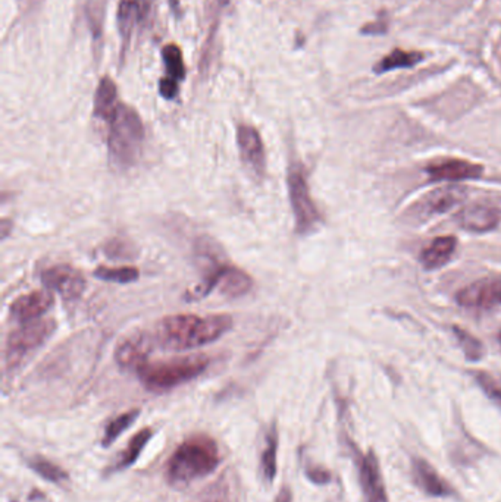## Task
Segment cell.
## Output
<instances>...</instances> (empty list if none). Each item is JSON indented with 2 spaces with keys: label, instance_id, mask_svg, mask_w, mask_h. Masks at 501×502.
<instances>
[{
  "label": "cell",
  "instance_id": "e575fe53",
  "mask_svg": "<svg viewBox=\"0 0 501 502\" xmlns=\"http://www.w3.org/2000/svg\"><path fill=\"white\" fill-rule=\"evenodd\" d=\"M498 342H500V345H501V331H500V333H498Z\"/></svg>",
  "mask_w": 501,
  "mask_h": 502
},
{
  "label": "cell",
  "instance_id": "52a82bcc",
  "mask_svg": "<svg viewBox=\"0 0 501 502\" xmlns=\"http://www.w3.org/2000/svg\"><path fill=\"white\" fill-rule=\"evenodd\" d=\"M218 288L219 292L230 299L246 296L253 288V280L247 272L230 264H214L209 273L205 276L202 284L196 290L198 297H207Z\"/></svg>",
  "mask_w": 501,
  "mask_h": 502
},
{
  "label": "cell",
  "instance_id": "6da1fadb",
  "mask_svg": "<svg viewBox=\"0 0 501 502\" xmlns=\"http://www.w3.org/2000/svg\"><path fill=\"white\" fill-rule=\"evenodd\" d=\"M233 325L234 320L228 315H171L159 322L154 338L162 349L184 351L218 341Z\"/></svg>",
  "mask_w": 501,
  "mask_h": 502
},
{
  "label": "cell",
  "instance_id": "7402d4cb",
  "mask_svg": "<svg viewBox=\"0 0 501 502\" xmlns=\"http://www.w3.org/2000/svg\"><path fill=\"white\" fill-rule=\"evenodd\" d=\"M424 59V55L419 52H406V50L394 49L390 55L381 59L375 65V73L382 74L399 68H412Z\"/></svg>",
  "mask_w": 501,
  "mask_h": 502
},
{
  "label": "cell",
  "instance_id": "8fae6325",
  "mask_svg": "<svg viewBox=\"0 0 501 502\" xmlns=\"http://www.w3.org/2000/svg\"><path fill=\"white\" fill-rule=\"evenodd\" d=\"M357 460V472H359V483L365 502H390L388 501L387 489H385L384 478L381 473L380 462L374 451H368L365 455H359Z\"/></svg>",
  "mask_w": 501,
  "mask_h": 502
},
{
  "label": "cell",
  "instance_id": "1f68e13d",
  "mask_svg": "<svg viewBox=\"0 0 501 502\" xmlns=\"http://www.w3.org/2000/svg\"><path fill=\"white\" fill-rule=\"evenodd\" d=\"M307 478L311 479L312 482L328 483L331 479V474L328 473L327 470L323 469H309L307 470Z\"/></svg>",
  "mask_w": 501,
  "mask_h": 502
},
{
  "label": "cell",
  "instance_id": "30bf717a",
  "mask_svg": "<svg viewBox=\"0 0 501 502\" xmlns=\"http://www.w3.org/2000/svg\"><path fill=\"white\" fill-rule=\"evenodd\" d=\"M459 306L472 310H491L501 306V278H484L456 294Z\"/></svg>",
  "mask_w": 501,
  "mask_h": 502
},
{
  "label": "cell",
  "instance_id": "ba28073f",
  "mask_svg": "<svg viewBox=\"0 0 501 502\" xmlns=\"http://www.w3.org/2000/svg\"><path fill=\"white\" fill-rule=\"evenodd\" d=\"M41 282L48 291H55L65 301H75L85 291V278L71 264H57L41 273Z\"/></svg>",
  "mask_w": 501,
  "mask_h": 502
},
{
  "label": "cell",
  "instance_id": "277c9868",
  "mask_svg": "<svg viewBox=\"0 0 501 502\" xmlns=\"http://www.w3.org/2000/svg\"><path fill=\"white\" fill-rule=\"evenodd\" d=\"M209 363L205 356L180 357L154 363L145 361L136 372L145 388L162 393L193 381L209 368Z\"/></svg>",
  "mask_w": 501,
  "mask_h": 502
},
{
  "label": "cell",
  "instance_id": "3957f363",
  "mask_svg": "<svg viewBox=\"0 0 501 502\" xmlns=\"http://www.w3.org/2000/svg\"><path fill=\"white\" fill-rule=\"evenodd\" d=\"M108 149L119 167H131L142 154L145 140V124L137 110L121 103L110 122Z\"/></svg>",
  "mask_w": 501,
  "mask_h": 502
},
{
  "label": "cell",
  "instance_id": "5bb4252c",
  "mask_svg": "<svg viewBox=\"0 0 501 502\" xmlns=\"http://www.w3.org/2000/svg\"><path fill=\"white\" fill-rule=\"evenodd\" d=\"M53 303H55V299H53L52 291L39 290V291L29 292V294L18 297L11 304L9 313L20 324H30L34 320H40V317L52 308Z\"/></svg>",
  "mask_w": 501,
  "mask_h": 502
},
{
  "label": "cell",
  "instance_id": "f546056e",
  "mask_svg": "<svg viewBox=\"0 0 501 502\" xmlns=\"http://www.w3.org/2000/svg\"><path fill=\"white\" fill-rule=\"evenodd\" d=\"M454 333H456L457 341H459V344H461V350L465 351L469 360H479L484 354L481 341L470 335L468 331H463L457 326H454Z\"/></svg>",
  "mask_w": 501,
  "mask_h": 502
},
{
  "label": "cell",
  "instance_id": "8992f818",
  "mask_svg": "<svg viewBox=\"0 0 501 502\" xmlns=\"http://www.w3.org/2000/svg\"><path fill=\"white\" fill-rule=\"evenodd\" d=\"M55 329V320H34L30 324L21 325L20 328L9 333L4 349L6 368L13 370L18 368L32 351L45 344Z\"/></svg>",
  "mask_w": 501,
  "mask_h": 502
},
{
  "label": "cell",
  "instance_id": "d4e9b609",
  "mask_svg": "<svg viewBox=\"0 0 501 502\" xmlns=\"http://www.w3.org/2000/svg\"><path fill=\"white\" fill-rule=\"evenodd\" d=\"M94 276L97 280L108 281L115 284H131L138 281L140 271L136 266H117V268L99 266L94 271Z\"/></svg>",
  "mask_w": 501,
  "mask_h": 502
},
{
  "label": "cell",
  "instance_id": "83f0119b",
  "mask_svg": "<svg viewBox=\"0 0 501 502\" xmlns=\"http://www.w3.org/2000/svg\"><path fill=\"white\" fill-rule=\"evenodd\" d=\"M106 0H89L87 2V20L94 40H99L103 31V20H105Z\"/></svg>",
  "mask_w": 501,
  "mask_h": 502
},
{
  "label": "cell",
  "instance_id": "603a6c76",
  "mask_svg": "<svg viewBox=\"0 0 501 502\" xmlns=\"http://www.w3.org/2000/svg\"><path fill=\"white\" fill-rule=\"evenodd\" d=\"M277 453H278V432L275 428L269 430L267 437V446L260 457V472L267 482H274L277 476Z\"/></svg>",
  "mask_w": 501,
  "mask_h": 502
},
{
  "label": "cell",
  "instance_id": "f1b7e54d",
  "mask_svg": "<svg viewBox=\"0 0 501 502\" xmlns=\"http://www.w3.org/2000/svg\"><path fill=\"white\" fill-rule=\"evenodd\" d=\"M30 466L40 478L46 479L48 482L59 483L68 479V474L65 473L61 467L48 462V460H43V458H34L30 463Z\"/></svg>",
  "mask_w": 501,
  "mask_h": 502
},
{
  "label": "cell",
  "instance_id": "5b68a950",
  "mask_svg": "<svg viewBox=\"0 0 501 502\" xmlns=\"http://www.w3.org/2000/svg\"><path fill=\"white\" fill-rule=\"evenodd\" d=\"M287 186L291 211L294 215L295 231L302 235L311 234L322 222V216L312 199L306 169L302 163H291L288 168Z\"/></svg>",
  "mask_w": 501,
  "mask_h": 502
},
{
  "label": "cell",
  "instance_id": "4dcf8cb0",
  "mask_svg": "<svg viewBox=\"0 0 501 502\" xmlns=\"http://www.w3.org/2000/svg\"><path fill=\"white\" fill-rule=\"evenodd\" d=\"M180 91V82L174 78L163 77L159 82V93L165 100H174Z\"/></svg>",
  "mask_w": 501,
  "mask_h": 502
},
{
  "label": "cell",
  "instance_id": "cb8c5ba5",
  "mask_svg": "<svg viewBox=\"0 0 501 502\" xmlns=\"http://www.w3.org/2000/svg\"><path fill=\"white\" fill-rule=\"evenodd\" d=\"M162 61L165 65L168 77L174 78L178 82H181L186 78V64H184V56L180 46L175 43L163 46L161 52Z\"/></svg>",
  "mask_w": 501,
  "mask_h": 502
},
{
  "label": "cell",
  "instance_id": "d6a6232c",
  "mask_svg": "<svg viewBox=\"0 0 501 502\" xmlns=\"http://www.w3.org/2000/svg\"><path fill=\"white\" fill-rule=\"evenodd\" d=\"M275 502H293L290 488L284 486L283 489L279 490L278 497H277Z\"/></svg>",
  "mask_w": 501,
  "mask_h": 502
},
{
  "label": "cell",
  "instance_id": "4316f807",
  "mask_svg": "<svg viewBox=\"0 0 501 502\" xmlns=\"http://www.w3.org/2000/svg\"><path fill=\"white\" fill-rule=\"evenodd\" d=\"M473 377L479 388L484 391L485 395L501 409V376L479 370V372L473 373Z\"/></svg>",
  "mask_w": 501,
  "mask_h": 502
},
{
  "label": "cell",
  "instance_id": "ac0fdd59",
  "mask_svg": "<svg viewBox=\"0 0 501 502\" xmlns=\"http://www.w3.org/2000/svg\"><path fill=\"white\" fill-rule=\"evenodd\" d=\"M457 247V239L450 235L436 237L420 253V264L425 269H438L449 264Z\"/></svg>",
  "mask_w": 501,
  "mask_h": 502
},
{
  "label": "cell",
  "instance_id": "d6986e66",
  "mask_svg": "<svg viewBox=\"0 0 501 502\" xmlns=\"http://www.w3.org/2000/svg\"><path fill=\"white\" fill-rule=\"evenodd\" d=\"M142 11V2L140 0H119L118 4L117 24L118 31L121 36L122 49L128 48L134 30L137 25Z\"/></svg>",
  "mask_w": 501,
  "mask_h": 502
},
{
  "label": "cell",
  "instance_id": "9a60e30c",
  "mask_svg": "<svg viewBox=\"0 0 501 502\" xmlns=\"http://www.w3.org/2000/svg\"><path fill=\"white\" fill-rule=\"evenodd\" d=\"M412 476L418 488L429 497L447 498L454 494L453 486L424 458L413 460Z\"/></svg>",
  "mask_w": 501,
  "mask_h": 502
},
{
  "label": "cell",
  "instance_id": "7c38bea8",
  "mask_svg": "<svg viewBox=\"0 0 501 502\" xmlns=\"http://www.w3.org/2000/svg\"><path fill=\"white\" fill-rule=\"evenodd\" d=\"M154 347V338L152 333H134L118 344L115 359L121 368L137 370L145 361H149V354Z\"/></svg>",
  "mask_w": 501,
  "mask_h": 502
},
{
  "label": "cell",
  "instance_id": "7a4b0ae2",
  "mask_svg": "<svg viewBox=\"0 0 501 502\" xmlns=\"http://www.w3.org/2000/svg\"><path fill=\"white\" fill-rule=\"evenodd\" d=\"M221 463L218 444L207 435H194L178 446L166 464V480L186 486L214 473Z\"/></svg>",
  "mask_w": 501,
  "mask_h": 502
},
{
  "label": "cell",
  "instance_id": "44dd1931",
  "mask_svg": "<svg viewBox=\"0 0 501 502\" xmlns=\"http://www.w3.org/2000/svg\"><path fill=\"white\" fill-rule=\"evenodd\" d=\"M154 437V432L149 428L140 430L129 439L128 446L126 450L122 451L121 455L118 458L117 464L113 466V470H124L127 467L133 466L137 462L140 454L145 450V446L149 444L150 439Z\"/></svg>",
  "mask_w": 501,
  "mask_h": 502
},
{
  "label": "cell",
  "instance_id": "4fadbf2b",
  "mask_svg": "<svg viewBox=\"0 0 501 502\" xmlns=\"http://www.w3.org/2000/svg\"><path fill=\"white\" fill-rule=\"evenodd\" d=\"M431 181H466L481 177L484 168L463 159H438L425 168Z\"/></svg>",
  "mask_w": 501,
  "mask_h": 502
},
{
  "label": "cell",
  "instance_id": "e0dca14e",
  "mask_svg": "<svg viewBox=\"0 0 501 502\" xmlns=\"http://www.w3.org/2000/svg\"><path fill=\"white\" fill-rule=\"evenodd\" d=\"M121 105L118 98V87L110 75L101 77L94 94L93 115L101 121L110 122Z\"/></svg>",
  "mask_w": 501,
  "mask_h": 502
},
{
  "label": "cell",
  "instance_id": "ffe728a7",
  "mask_svg": "<svg viewBox=\"0 0 501 502\" xmlns=\"http://www.w3.org/2000/svg\"><path fill=\"white\" fill-rule=\"evenodd\" d=\"M465 197V191L459 186H444L435 190L426 199V209L431 213H444Z\"/></svg>",
  "mask_w": 501,
  "mask_h": 502
},
{
  "label": "cell",
  "instance_id": "836d02e7",
  "mask_svg": "<svg viewBox=\"0 0 501 502\" xmlns=\"http://www.w3.org/2000/svg\"><path fill=\"white\" fill-rule=\"evenodd\" d=\"M218 4H221V6H226V4H230V0H218Z\"/></svg>",
  "mask_w": 501,
  "mask_h": 502
},
{
  "label": "cell",
  "instance_id": "2e32d148",
  "mask_svg": "<svg viewBox=\"0 0 501 502\" xmlns=\"http://www.w3.org/2000/svg\"><path fill=\"white\" fill-rule=\"evenodd\" d=\"M500 211L488 204H470L456 215V222L463 229L473 232L491 231L500 222Z\"/></svg>",
  "mask_w": 501,
  "mask_h": 502
},
{
  "label": "cell",
  "instance_id": "9c48e42d",
  "mask_svg": "<svg viewBox=\"0 0 501 502\" xmlns=\"http://www.w3.org/2000/svg\"><path fill=\"white\" fill-rule=\"evenodd\" d=\"M237 147L244 167L250 170L256 178H262L267 172V151L262 135L255 126L249 124L237 126Z\"/></svg>",
  "mask_w": 501,
  "mask_h": 502
},
{
  "label": "cell",
  "instance_id": "d590c367",
  "mask_svg": "<svg viewBox=\"0 0 501 502\" xmlns=\"http://www.w3.org/2000/svg\"><path fill=\"white\" fill-rule=\"evenodd\" d=\"M210 502H219V501H210Z\"/></svg>",
  "mask_w": 501,
  "mask_h": 502
},
{
  "label": "cell",
  "instance_id": "484cf974",
  "mask_svg": "<svg viewBox=\"0 0 501 502\" xmlns=\"http://www.w3.org/2000/svg\"><path fill=\"white\" fill-rule=\"evenodd\" d=\"M140 416V410H129L127 413H122L121 416L113 419L110 425L106 426L105 435L101 439V446H110L113 442L117 441L118 437H121L129 426L133 425L134 421L137 420Z\"/></svg>",
  "mask_w": 501,
  "mask_h": 502
}]
</instances>
